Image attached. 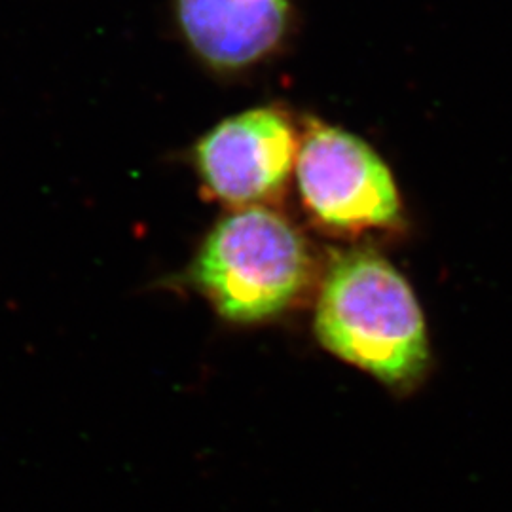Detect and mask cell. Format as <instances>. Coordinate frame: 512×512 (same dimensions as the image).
I'll list each match as a JSON object with an SVG mask.
<instances>
[{
  "label": "cell",
  "instance_id": "obj_1",
  "mask_svg": "<svg viewBox=\"0 0 512 512\" xmlns=\"http://www.w3.org/2000/svg\"><path fill=\"white\" fill-rule=\"evenodd\" d=\"M321 346L393 391H412L431 366L418 296L399 270L372 251L330 262L315 308Z\"/></svg>",
  "mask_w": 512,
  "mask_h": 512
},
{
  "label": "cell",
  "instance_id": "obj_2",
  "mask_svg": "<svg viewBox=\"0 0 512 512\" xmlns=\"http://www.w3.org/2000/svg\"><path fill=\"white\" fill-rule=\"evenodd\" d=\"M310 249L293 224L262 205L217 222L190 270L222 317L256 323L291 308L310 283Z\"/></svg>",
  "mask_w": 512,
  "mask_h": 512
},
{
  "label": "cell",
  "instance_id": "obj_3",
  "mask_svg": "<svg viewBox=\"0 0 512 512\" xmlns=\"http://www.w3.org/2000/svg\"><path fill=\"white\" fill-rule=\"evenodd\" d=\"M294 169L304 207L330 230L365 232L391 226L401 215L389 167L344 129L310 122L298 141Z\"/></svg>",
  "mask_w": 512,
  "mask_h": 512
},
{
  "label": "cell",
  "instance_id": "obj_4",
  "mask_svg": "<svg viewBox=\"0 0 512 512\" xmlns=\"http://www.w3.org/2000/svg\"><path fill=\"white\" fill-rule=\"evenodd\" d=\"M298 139L281 110L251 109L219 122L198 141L196 171L211 198L245 209L277 198L296 165Z\"/></svg>",
  "mask_w": 512,
  "mask_h": 512
},
{
  "label": "cell",
  "instance_id": "obj_5",
  "mask_svg": "<svg viewBox=\"0 0 512 512\" xmlns=\"http://www.w3.org/2000/svg\"><path fill=\"white\" fill-rule=\"evenodd\" d=\"M173 6L192 52L222 73L268 59L291 21L289 0H173Z\"/></svg>",
  "mask_w": 512,
  "mask_h": 512
}]
</instances>
